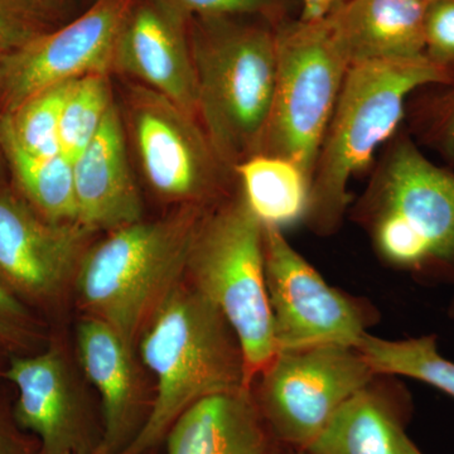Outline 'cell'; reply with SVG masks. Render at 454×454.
Here are the masks:
<instances>
[{"instance_id":"obj_1","label":"cell","mask_w":454,"mask_h":454,"mask_svg":"<svg viewBox=\"0 0 454 454\" xmlns=\"http://www.w3.org/2000/svg\"><path fill=\"white\" fill-rule=\"evenodd\" d=\"M453 82V70L426 55L349 66L310 179L303 220L310 231L328 236L340 229L351 203L349 182L395 136L411 92Z\"/></svg>"},{"instance_id":"obj_12","label":"cell","mask_w":454,"mask_h":454,"mask_svg":"<svg viewBox=\"0 0 454 454\" xmlns=\"http://www.w3.org/2000/svg\"><path fill=\"white\" fill-rule=\"evenodd\" d=\"M91 230L55 223L0 184V284L27 306H49L74 283Z\"/></svg>"},{"instance_id":"obj_30","label":"cell","mask_w":454,"mask_h":454,"mask_svg":"<svg viewBox=\"0 0 454 454\" xmlns=\"http://www.w3.org/2000/svg\"><path fill=\"white\" fill-rule=\"evenodd\" d=\"M37 439L18 427L13 411L0 402V454H38Z\"/></svg>"},{"instance_id":"obj_7","label":"cell","mask_w":454,"mask_h":454,"mask_svg":"<svg viewBox=\"0 0 454 454\" xmlns=\"http://www.w3.org/2000/svg\"><path fill=\"white\" fill-rule=\"evenodd\" d=\"M274 31L276 89L260 153L291 160L310 181L349 64L325 18L279 22Z\"/></svg>"},{"instance_id":"obj_24","label":"cell","mask_w":454,"mask_h":454,"mask_svg":"<svg viewBox=\"0 0 454 454\" xmlns=\"http://www.w3.org/2000/svg\"><path fill=\"white\" fill-rule=\"evenodd\" d=\"M113 101L109 74H91L74 80L59 124L61 153L74 162L103 127Z\"/></svg>"},{"instance_id":"obj_26","label":"cell","mask_w":454,"mask_h":454,"mask_svg":"<svg viewBox=\"0 0 454 454\" xmlns=\"http://www.w3.org/2000/svg\"><path fill=\"white\" fill-rule=\"evenodd\" d=\"M187 20L193 18L274 16L278 0H157Z\"/></svg>"},{"instance_id":"obj_22","label":"cell","mask_w":454,"mask_h":454,"mask_svg":"<svg viewBox=\"0 0 454 454\" xmlns=\"http://www.w3.org/2000/svg\"><path fill=\"white\" fill-rule=\"evenodd\" d=\"M357 348L376 375L413 379L454 399V361L442 356L435 334L387 340L367 333Z\"/></svg>"},{"instance_id":"obj_2","label":"cell","mask_w":454,"mask_h":454,"mask_svg":"<svg viewBox=\"0 0 454 454\" xmlns=\"http://www.w3.org/2000/svg\"><path fill=\"white\" fill-rule=\"evenodd\" d=\"M143 365L153 375L151 413L121 454H148L173 423L206 397L250 390L240 342L225 317L184 279L138 339Z\"/></svg>"},{"instance_id":"obj_14","label":"cell","mask_w":454,"mask_h":454,"mask_svg":"<svg viewBox=\"0 0 454 454\" xmlns=\"http://www.w3.org/2000/svg\"><path fill=\"white\" fill-rule=\"evenodd\" d=\"M113 70L139 80L199 119L190 20L162 3L134 0L116 41Z\"/></svg>"},{"instance_id":"obj_25","label":"cell","mask_w":454,"mask_h":454,"mask_svg":"<svg viewBox=\"0 0 454 454\" xmlns=\"http://www.w3.org/2000/svg\"><path fill=\"white\" fill-rule=\"evenodd\" d=\"M40 325L28 306L0 284V351L13 355L37 351Z\"/></svg>"},{"instance_id":"obj_21","label":"cell","mask_w":454,"mask_h":454,"mask_svg":"<svg viewBox=\"0 0 454 454\" xmlns=\"http://www.w3.org/2000/svg\"><path fill=\"white\" fill-rule=\"evenodd\" d=\"M5 163L11 170L18 195L47 220L77 221L74 163L64 154L33 157L3 136Z\"/></svg>"},{"instance_id":"obj_8","label":"cell","mask_w":454,"mask_h":454,"mask_svg":"<svg viewBox=\"0 0 454 454\" xmlns=\"http://www.w3.org/2000/svg\"><path fill=\"white\" fill-rule=\"evenodd\" d=\"M375 376L357 348L286 349L278 351L250 390L274 443L304 450Z\"/></svg>"},{"instance_id":"obj_32","label":"cell","mask_w":454,"mask_h":454,"mask_svg":"<svg viewBox=\"0 0 454 454\" xmlns=\"http://www.w3.org/2000/svg\"><path fill=\"white\" fill-rule=\"evenodd\" d=\"M50 26L56 22L68 0H26Z\"/></svg>"},{"instance_id":"obj_20","label":"cell","mask_w":454,"mask_h":454,"mask_svg":"<svg viewBox=\"0 0 454 454\" xmlns=\"http://www.w3.org/2000/svg\"><path fill=\"white\" fill-rule=\"evenodd\" d=\"M234 173L262 225L283 230L306 217L310 181L291 160L259 153L238 164Z\"/></svg>"},{"instance_id":"obj_29","label":"cell","mask_w":454,"mask_h":454,"mask_svg":"<svg viewBox=\"0 0 454 454\" xmlns=\"http://www.w3.org/2000/svg\"><path fill=\"white\" fill-rule=\"evenodd\" d=\"M446 86V91L429 101L423 121V138L454 164V82Z\"/></svg>"},{"instance_id":"obj_27","label":"cell","mask_w":454,"mask_h":454,"mask_svg":"<svg viewBox=\"0 0 454 454\" xmlns=\"http://www.w3.org/2000/svg\"><path fill=\"white\" fill-rule=\"evenodd\" d=\"M50 28L52 26L26 0H0V55L18 49Z\"/></svg>"},{"instance_id":"obj_35","label":"cell","mask_w":454,"mask_h":454,"mask_svg":"<svg viewBox=\"0 0 454 454\" xmlns=\"http://www.w3.org/2000/svg\"><path fill=\"white\" fill-rule=\"evenodd\" d=\"M404 450L405 454H424L422 450L417 447V444H415L409 437H406L405 439Z\"/></svg>"},{"instance_id":"obj_19","label":"cell","mask_w":454,"mask_h":454,"mask_svg":"<svg viewBox=\"0 0 454 454\" xmlns=\"http://www.w3.org/2000/svg\"><path fill=\"white\" fill-rule=\"evenodd\" d=\"M166 454H270L274 443L252 390L206 397L166 435Z\"/></svg>"},{"instance_id":"obj_18","label":"cell","mask_w":454,"mask_h":454,"mask_svg":"<svg viewBox=\"0 0 454 454\" xmlns=\"http://www.w3.org/2000/svg\"><path fill=\"white\" fill-rule=\"evenodd\" d=\"M419 0H345L325 17L349 66L426 55Z\"/></svg>"},{"instance_id":"obj_31","label":"cell","mask_w":454,"mask_h":454,"mask_svg":"<svg viewBox=\"0 0 454 454\" xmlns=\"http://www.w3.org/2000/svg\"><path fill=\"white\" fill-rule=\"evenodd\" d=\"M345 0H301V20H319L330 16Z\"/></svg>"},{"instance_id":"obj_13","label":"cell","mask_w":454,"mask_h":454,"mask_svg":"<svg viewBox=\"0 0 454 454\" xmlns=\"http://www.w3.org/2000/svg\"><path fill=\"white\" fill-rule=\"evenodd\" d=\"M17 390L14 420L40 444L38 454H88L103 444L94 417L61 348L13 355L3 372Z\"/></svg>"},{"instance_id":"obj_34","label":"cell","mask_w":454,"mask_h":454,"mask_svg":"<svg viewBox=\"0 0 454 454\" xmlns=\"http://www.w3.org/2000/svg\"><path fill=\"white\" fill-rule=\"evenodd\" d=\"M270 454H304V452L303 450H294V448L278 446V444H276Z\"/></svg>"},{"instance_id":"obj_36","label":"cell","mask_w":454,"mask_h":454,"mask_svg":"<svg viewBox=\"0 0 454 454\" xmlns=\"http://www.w3.org/2000/svg\"><path fill=\"white\" fill-rule=\"evenodd\" d=\"M448 316L454 319V297L452 301H450V309H448Z\"/></svg>"},{"instance_id":"obj_15","label":"cell","mask_w":454,"mask_h":454,"mask_svg":"<svg viewBox=\"0 0 454 454\" xmlns=\"http://www.w3.org/2000/svg\"><path fill=\"white\" fill-rule=\"evenodd\" d=\"M79 364L100 396L104 438L98 453L121 454L151 413L134 346L109 325L83 316L77 325Z\"/></svg>"},{"instance_id":"obj_3","label":"cell","mask_w":454,"mask_h":454,"mask_svg":"<svg viewBox=\"0 0 454 454\" xmlns=\"http://www.w3.org/2000/svg\"><path fill=\"white\" fill-rule=\"evenodd\" d=\"M389 267L418 279L454 280V173L395 134L351 211Z\"/></svg>"},{"instance_id":"obj_10","label":"cell","mask_w":454,"mask_h":454,"mask_svg":"<svg viewBox=\"0 0 454 454\" xmlns=\"http://www.w3.org/2000/svg\"><path fill=\"white\" fill-rule=\"evenodd\" d=\"M128 113L143 175L160 199L210 208L231 195L235 173L196 116L143 85L130 89Z\"/></svg>"},{"instance_id":"obj_11","label":"cell","mask_w":454,"mask_h":454,"mask_svg":"<svg viewBox=\"0 0 454 454\" xmlns=\"http://www.w3.org/2000/svg\"><path fill=\"white\" fill-rule=\"evenodd\" d=\"M134 0H97L79 18L0 55V110L91 74H110L119 33Z\"/></svg>"},{"instance_id":"obj_37","label":"cell","mask_w":454,"mask_h":454,"mask_svg":"<svg viewBox=\"0 0 454 454\" xmlns=\"http://www.w3.org/2000/svg\"><path fill=\"white\" fill-rule=\"evenodd\" d=\"M419 2L426 3V4H429V3H432L433 0H419Z\"/></svg>"},{"instance_id":"obj_17","label":"cell","mask_w":454,"mask_h":454,"mask_svg":"<svg viewBox=\"0 0 454 454\" xmlns=\"http://www.w3.org/2000/svg\"><path fill=\"white\" fill-rule=\"evenodd\" d=\"M393 378L376 375L333 415L304 454H405L413 402Z\"/></svg>"},{"instance_id":"obj_33","label":"cell","mask_w":454,"mask_h":454,"mask_svg":"<svg viewBox=\"0 0 454 454\" xmlns=\"http://www.w3.org/2000/svg\"><path fill=\"white\" fill-rule=\"evenodd\" d=\"M3 121H4V114L0 110V184H2L3 177H4V170L7 168L4 151H3Z\"/></svg>"},{"instance_id":"obj_23","label":"cell","mask_w":454,"mask_h":454,"mask_svg":"<svg viewBox=\"0 0 454 454\" xmlns=\"http://www.w3.org/2000/svg\"><path fill=\"white\" fill-rule=\"evenodd\" d=\"M74 82L51 86L4 115L3 136L33 157L51 158L62 154L59 124Z\"/></svg>"},{"instance_id":"obj_38","label":"cell","mask_w":454,"mask_h":454,"mask_svg":"<svg viewBox=\"0 0 454 454\" xmlns=\"http://www.w3.org/2000/svg\"><path fill=\"white\" fill-rule=\"evenodd\" d=\"M88 454H101V453H98V452H95V453H88Z\"/></svg>"},{"instance_id":"obj_6","label":"cell","mask_w":454,"mask_h":454,"mask_svg":"<svg viewBox=\"0 0 454 454\" xmlns=\"http://www.w3.org/2000/svg\"><path fill=\"white\" fill-rule=\"evenodd\" d=\"M184 279L220 310L234 331L252 387L278 348L265 280L264 226L240 187L206 211Z\"/></svg>"},{"instance_id":"obj_16","label":"cell","mask_w":454,"mask_h":454,"mask_svg":"<svg viewBox=\"0 0 454 454\" xmlns=\"http://www.w3.org/2000/svg\"><path fill=\"white\" fill-rule=\"evenodd\" d=\"M125 140L121 113L114 106L97 137L73 162L77 223L92 232H112L143 220Z\"/></svg>"},{"instance_id":"obj_28","label":"cell","mask_w":454,"mask_h":454,"mask_svg":"<svg viewBox=\"0 0 454 454\" xmlns=\"http://www.w3.org/2000/svg\"><path fill=\"white\" fill-rule=\"evenodd\" d=\"M426 56L454 71V0H433L427 7Z\"/></svg>"},{"instance_id":"obj_4","label":"cell","mask_w":454,"mask_h":454,"mask_svg":"<svg viewBox=\"0 0 454 454\" xmlns=\"http://www.w3.org/2000/svg\"><path fill=\"white\" fill-rule=\"evenodd\" d=\"M207 210L179 206L162 219L114 230L89 247L74 283L85 316L109 325L136 348L152 317L184 282Z\"/></svg>"},{"instance_id":"obj_9","label":"cell","mask_w":454,"mask_h":454,"mask_svg":"<svg viewBox=\"0 0 454 454\" xmlns=\"http://www.w3.org/2000/svg\"><path fill=\"white\" fill-rule=\"evenodd\" d=\"M264 226L265 280L278 351L357 348L379 319L365 298L330 286L276 226Z\"/></svg>"},{"instance_id":"obj_5","label":"cell","mask_w":454,"mask_h":454,"mask_svg":"<svg viewBox=\"0 0 454 454\" xmlns=\"http://www.w3.org/2000/svg\"><path fill=\"white\" fill-rule=\"evenodd\" d=\"M190 42L199 121L234 172L262 152L276 89V31L239 18H193Z\"/></svg>"}]
</instances>
